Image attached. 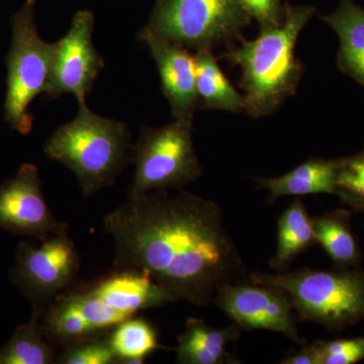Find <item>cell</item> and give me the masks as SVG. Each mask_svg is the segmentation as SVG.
<instances>
[{
  "label": "cell",
  "mask_w": 364,
  "mask_h": 364,
  "mask_svg": "<svg viewBox=\"0 0 364 364\" xmlns=\"http://www.w3.org/2000/svg\"><path fill=\"white\" fill-rule=\"evenodd\" d=\"M240 338L236 324L225 328L208 325L203 318H188L183 332L177 338V363L224 364L236 361L227 347Z\"/></svg>",
  "instance_id": "cell-13"
},
{
  "label": "cell",
  "mask_w": 364,
  "mask_h": 364,
  "mask_svg": "<svg viewBox=\"0 0 364 364\" xmlns=\"http://www.w3.org/2000/svg\"><path fill=\"white\" fill-rule=\"evenodd\" d=\"M109 338L117 363H145L146 358L160 347L154 328L136 316L114 328Z\"/></svg>",
  "instance_id": "cell-20"
},
{
  "label": "cell",
  "mask_w": 364,
  "mask_h": 364,
  "mask_svg": "<svg viewBox=\"0 0 364 364\" xmlns=\"http://www.w3.org/2000/svg\"><path fill=\"white\" fill-rule=\"evenodd\" d=\"M337 159L312 157L284 176L272 178H254L256 186L270 193L277 200L280 196L306 195H334Z\"/></svg>",
  "instance_id": "cell-15"
},
{
  "label": "cell",
  "mask_w": 364,
  "mask_h": 364,
  "mask_svg": "<svg viewBox=\"0 0 364 364\" xmlns=\"http://www.w3.org/2000/svg\"><path fill=\"white\" fill-rule=\"evenodd\" d=\"M42 316L33 313L28 324L21 325L0 349V364H51L56 363L55 348L45 336Z\"/></svg>",
  "instance_id": "cell-19"
},
{
  "label": "cell",
  "mask_w": 364,
  "mask_h": 364,
  "mask_svg": "<svg viewBox=\"0 0 364 364\" xmlns=\"http://www.w3.org/2000/svg\"><path fill=\"white\" fill-rule=\"evenodd\" d=\"M239 4L257 21L260 28L279 25L284 16V6L280 0H238Z\"/></svg>",
  "instance_id": "cell-24"
},
{
  "label": "cell",
  "mask_w": 364,
  "mask_h": 364,
  "mask_svg": "<svg viewBox=\"0 0 364 364\" xmlns=\"http://www.w3.org/2000/svg\"><path fill=\"white\" fill-rule=\"evenodd\" d=\"M193 119H174L162 128L143 127L132 160L135 176L129 196L183 189L200 178L203 166L193 139Z\"/></svg>",
  "instance_id": "cell-7"
},
{
  "label": "cell",
  "mask_w": 364,
  "mask_h": 364,
  "mask_svg": "<svg viewBox=\"0 0 364 364\" xmlns=\"http://www.w3.org/2000/svg\"><path fill=\"white\" fill-rule=\"evenodd\" d=\"M213 303L239 328L268 330L301 346L306 343L296 330L291 299L279 287L250 280L227 284L217 291Z\"/></svg>",
  "instance_id": "cell-9"
},
{
  "label": "cell",
  "mask_w": 364,
  "mask_h": 364,
  "mask_svg": "<svg viewBox=\"0 0 364 364\" xmlns=\"http://www.w3.org/2000/svg\"><path fill=\"white\" fill-rule=\"evenodd\" d=\"M251 21L238 0H158L141 31L196 52L234 45Z\"/></svg>",
  "instance_id": "cell-5"
},
{
  "label": "cell",
  "mask_w": 364,
  "mask_h": 364,
  "mask_svg": "<svg viewBox=\"0 0 364 364\" xmlns=\"http://www.w3.org/2000/svg\"><path fill=\"white\" fill-rule=\"evenodd\" d=\"M95 16L87 9L79 11L72 18L68 33L56 42L51 80L47 95L58 98L73 95L79 104H85L92 91L105 60L92 43Z\"/></svg>",
  "instance_id": "cell-10"
},
{
  "label": "cell",
  "mask_w": 364,
  "mask_h": 364,
  "mask_svg": "<svg viewBox=\"0 0 364 364\" xmlns=\"http://www.w3.org/2000/svg\"><path fill=\"white\" fill-rule=\"evenodd\" d=\"M321 20L338 37L339 70L364 90V9L354 0H339L336 9Z\"/></svg>",
  "instance_id": "cell-14"
},
{
  "label": "cell",
  "mask_w": 364,
  "mask_h": 364,
  "mask_svg": "<svg viewBox=\"0 0 364 364\" xmlns=\"http://www.w3.org/2000/svg\"><path fill=\"white\" fill-rule=\"evenodd\" d=\"M336 193L342 203L364 212V148L360 152L337 159Z\"/></svg>",
  "instance_id": "cell-21"
},
{
  "label": "cell",
  "mask_w": 364,
  "mask_h": 364,
  "mask_svg": "<svg viewBox=\"0 0 364 364\" xmlns=\"http://www.w3.org/2000/svg\"><path fill=\"white\" fill-rule=\"evenodd\" d=\"M312 345L318 364H354L364 360V336L316 341Z\"/></svg>",
  "instance_id": "cell-23"
},
{
  "label": "cell",
  "mask_w": 364,
  "mask_h": 364,
  "mask_svg": "<svg viewBox=\"0 0 364 364\" xmlns=\"http://www.w3.org/2000/svg\"><path fill=\"white\" fill-rule=\"evenodd\" d=\"M196 82L200 107L230 112H245V97L226 77L213 49L198 50L195 54Z\"/></svg>",
  "instance_id": "cell-16"
},
{
  "label": "cell",
  "mask_w": 364,
  "mask_h": 364,
  "mask_svg": "<svg viewBox=\"0 0 364 364\" xmlns=\"http://www.w3.org/2000/svg\"><path fill=\"white\" fill-rule=\"evenodd\" d=\"M77 116L59 127L44 146L46 156L77 177L85 198L112 186L128 163L130 132L114 119L100 117L79 104Z\"/></svg>",
  "instance_id": "cell-3"
},
{
  "label": "cell",
  "mask_w": 364,
  "mask_h": 364,
  "mask_svg": "<svg viewBox=\"0 0 364 364\" xmlns=\"http://www.w3.org/2000/svg\"><path fill=\"white\" fill-rule=\"evenodd\" d=\"M316 11L287 2L279 25L260 28L256 39L242 38L240 44L229 46L223 54V59L241 69L239 86L245 92L248 116H270L296 93L305 71L296 55V41Z\"/></svg>",
  "instance_id": "cell-2"
},
{
  "label": "cell",
  "mask_w": 364,
  "mask_h": 364,
  "mask_svg": "<svg viewBox=\"0 0 364 364\" xmlns=\"http://www.w3.org/2000/svg\"><path fill=\"white\" fill-rule=\"evenodd\" d=\"M35 246L21 242L16 254V277L42 316L57 296L72 286L80 269V256L68 231L60 232Z\"/></svg>",
  "instance_id": "cell-8"
},
{
  "label": "cell",
  "mask_w": 364,
  "mask_h": 364,
  "mask_svg": "<svg viewBox=\"0 0 364 364\" xmlns=\"http://www.w3.org/2000/svg\"><path fill=\"white\" fill-rule=\"evenodd\" d=\"M249 280L282 289L305 321L342 331L364 320V270L310 268L277 274L253 272Z\"/></svg>",
  "instance_id": "cell-4"
},
{
  "label": "cell",
  "mask_w": 364,
  "mask_h": 364,
  "mask_svg": "<svg viewBox=\"0 0 364 364\" xmlns=\"http://www.w3.org/2000/svg\"><path fill=\"white\" fill-rule=\"evenodd\" d=\"M0 229L41 241L68 231V225L59 221L46 202L36 165H21L16 176L0 186Z\"/></svg>",
  "instance_id": "cell-11"
},
{
  "label": "cell",
  "mask_w": 364,
  "mask_h": 364,
  "mask_svg": "<svg viewBox=\"0 0 364 364\" xmlns=\"http://www.w3.org/2000/svg\"><path fill=\"white\" fill-rule=\"evenodd\" d=\"M36 1H37V0H26V4H32V6H35Z\"/></svg>",
  "instance_id": "cell-26"
},
{
  "label": "cell",
  "mask_w": 364,
  "mask_h": 364,
  "mask_svg": "<svg viewBox=\"0 0 364 364\" xmlns=\"http://www.w3.org/2000/svg\"><path fill=\"white\" fill-rule=\"evenodd\" d=\"M104 227L114 269L146 273L176 301L208 306L222 287L249 280L221 207L183 189L129 196Z\"/></svg>",
  "instance_id": "cell-1"
},
{
  "label": "cell",
  "mask_w": 364,
  "mask_h": 364,
  "mask_svg": "<svg viewBox=\"0 0 364 364\" xmlns=\"http://www.w3.org/2000/svg\"><path fill=\"white\" fill-rule=\"evenodd\" d=\"M344 210H337L312 218L316 241L337 267H356L361 253L350 225V215Z\"/></svg>",
  "instance_id": "cell-18"
},
{
  "label": "cell",
  "mask_w": 364,
  "mask_h": 364,
  "mask_svg": "<svg viewBox=\"0 0 364 364\" xmlns=\"http://www.w3.org/2000/svg\"><path fill=\"white\" fill-rule=\"evenodd\" d=\"M33 6L26 2L13 16V39L6 57V119L21 135L32 131L33 119L28 109L38 95L47 93L56 51V43L40 37Z\"/></svg>",
  "instance_id": "cell-6"
},
{
  "label": "cell",
  "mask_w": 364,
  "mask_h": 364,
  "mask_svg": "<svg viewBox=\"0 0 364 364\" xmlns=\"http://www.w3.org/2000/svg\"><path fill=\"white\" fill-rule=\"evenodd\" d=\"M317 244L314 234L313 220L303 200L296 198L282 213L279 220L277 246L269 265L273 270L282 272L312 246Z\"/></svg>",
  "instance_id": "cell-17"
},
{
  "label": "cell",
  "mask_w": 364,
  "mask_h": 364,
  "mask_svg": "<svg viewBox=\"0 0 364 364\" xmlns=\"http://www.w3.org/2000/svg\"><path fill=\"white\" fill-rule=\"evenodd\" d=\"M282 364H318L317 353L314 349L313 345H303L301 350L296 352L289 358L282 359Z\"/></svg>",
  "instance_id": "cell-25"
},
{
  "label": "cell",
  "mask_w": 364,
  "mask_h": 364,
  "mask_svg": "<svg viewBox=\"0 0 364 364\" xmlns=\"http://www.w3.org/2000/svg\"><path fill=\"white\" fill-rule=\"evenodd\" d=\"M139 40L148 46L156 63L162 92L168 100L174 119H193L200 107L195 55L188 48L157 39L142 31Z\"/></svg>",
  "instance_id": "cell-12"
},
{
  "label": "cell",
  "mask_w": 364,
  "mask_h": 364,
  "mask_svg": "<svg viewBox=\"0 0 364 364\" xmlns=\"http://www.w3.org/2000/svg\"><path fill=\"white\" fill-rule=\"evenodd\" d=\"M109 334L66 347L63 353L60 354L59 358L56 359V363H117V358L109 342Z\"/></svg>",
  "instance_id": "cell-22"
}]
</instances>
